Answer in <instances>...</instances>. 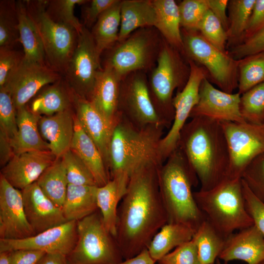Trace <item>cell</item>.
<instances>
[{
	"label": "cell",
	"instance_id": "32",
	"mask_svg": "<svg viewBox=\"0 0 264 264\" xmlns=\"http://www.w3.org/2000/svg\"><path fill=\"white\" fill-rule=\"evenodd\" d=\"M97 186L68 184L62 207L67 221L80 220L96 211Z\"/></svg>",
	"mask_w": 264,
	"mask_h": 264
},
{
	"label": "cell",
	"instance_id": "25",
	"mask_svg": "<svg viewBox=\"0 0 264 264\" xmlns=\"http://www.w3.org/2000/svg\"><path fill=\"white\" fill-rule=\"evenodd\" d=\"M74 132L70 150L83 160L91 173L98 187L110 179V172L98 148L74 115Z\"/></svg>",
	"mask_w": 264,
	"mask_h": 264
},
{
	"label": "cell",
	"instance_id": "52",
	"mask_svg": "<svg viewBox=\"0 0 264 264\" xmlns=\"http://www.w3.org/2000/svg\"><path fill=\"white\" fill-rule=\"evenodd\" d=\"M264 28V0H256L251 16L241 43L258 33Z\"/></svg>",
	"mask_w": 264,
	"mask_h": 264
},
{
	"label": "cell",
	"instance_id": "57",
	"mask_svg": "<svg viewBox=\"0 0 264 264\" xmlns=\"http://www.w3.org/2000/svg\"><path fill=\"white\" fill-rule=\"evenodd\" d=\"M36 264H68L67 256L59 253H45Z\"/></svg>",
	"mask_w": 264,
	"mask_h": 264
},
{
	"label": "cell",
	"instance_id": "46",
	"mask_svg": "<svg viewBox=\"0 0 264 264\" xmlns=\"http://www.w3.org/2000/svg\"><path fill=\"white\" fill-rule=\"evenodd\" d=\"M242 178L254 194L264 202V154L248 165Z\"/></svg>",
	"mask_w": 264,
	"mask_h": 264
},
{
	"label": "cell",
	"instance_id": "23",
	"mask_svg": "<svg viewBox=\"0 0 264 264\" xmlns=\"http://www.w3.org/2000/svg\"><path fill=\"white\" fill-rule=\"evenodd\" d=\"M122 79L111 67L104 65L97 75L88 99L111 122L118 121L121 116L118 104Z\"/></svg>",
	"mask_w": 264,
	"mask_h": 264
},
{
	"label": "cell",
	"instance_id": "54",
	"mask_svg": "<svg viewBox=\"0 0 264 264\" xmlns=\"http://www.w3.org/2000/svg\"><path fill=\"white\" fill-rule=\"evenodd\" d=\"M228 1V0H208L209 10L220 21L226 32L229 26L226 14Z\"/></svg>",
	"mask_w": 264,
	"mask_h": 264
},
{
	"label": "cell",
	"instance_id": "29",
	"mask_svg": "<svg viewBox=\"0 0 264 264\" xmlns=\"http://www.w3.org/2000/svg\"><path fill=\"white\" fill-rule=\"evenodd\" d=\"M120 14L118 42L139 28L154 27L155 24L156 12L153 0H122Z\"/></svg>",
	"mask_w": 264,
	"mask_h": 264
},
{
	"label": "cell",
	"instance_id": "12",
	"mask_svg": "<svg viewBox=\"0 0 264 264\" xmlns=\"http://www.w3.org/2000/svg\"><path fill=\"white\" fill-rule=\"evenodd\" d=\"M118 111L138 128L165 125L153 104L147 73L144 71L132 72L122 79Z\"/></svg>",
	"mask_w": 264,
	"mask_h": 264
},
{
	"label": "cell",
	"instance_id": "44",
	"mask_svg": "<svg viewBox=\"0 0 264 264\" xmlns=\"http://www.w3.org/2000/svg\"><path fill=\"white\" fill-rule=\"evenodd\" d=\"M201 35L220 50L227 52L226 32L218 19L209 10L198 29Z\"/></svg>",
	"mask_w": 264,
	"mask_h": 264
},
{
	"label": "cell",
	"instance_id": "50",
	"mask_svg": "<svg viewBox=\"0 0 264 264\" xmlns=\"http://www.w3.org/2000/svg\"><path fill=\"white\" fill-rule=\"evenodd\" d=\"M227 51L237 60L264 51V28L240 44L229 48Z\"/></svg>",
	"mask_w": 264,
	"mask_h": 264
},
{
	"label": "cell",
	"instance_id": "60",
	"mask_svg": "<svg viewBox=\"0 0 264 264\" xmlns=\"http://www.w3.org/2000/svg\"><path fill=\"white\" fill-rule=\"evenodd\" d=\"M260 264H264V260L261 262Z\"/></svg>",
	"mask_w": 264,
	"mask_h": 264
},
{
	"label": "cell",
	"instance_id": "35",
	"mask_svg": "<svg viewBox=\"0 0 264 264\" xmlns=\"http://www.w3.org/2000/svg\"><path fill=\"white\" fill-rule=\"evenodd\" d=\"M36 182L43 193L56 206L62 208L68 185L62 158H57Z\"/></svg>",
	"mask_w": 264,
	"mask_h": 264
},
{
	"label": "cell",
	"instance_id": "15",
	"mask_svg": "<svg viewBox=\"0 0 264 264\" xmlns=\"http://www.w3.org/2000/svg\"><path fill=\"white\" fill-rule=\"evenodd\" d=\"M62 75L46 64L23 59L5 87L10 92L16 110L27 105L44 87L58 81Z\"/></svg>",
	"mask_w": 264,
	"mask_h": 264
},
{
	"label": "cell",
	"instance_id": "8",
	"mask_svg": "<svg viewBox=\"0 0 264 264\" xmlns=\"http://www.w3.org/2000/svg\"><path fill=\"white\" fill-rule=\"evenodd\" d=\"M77 239L68 264H118L124 260L116 240L106 229L99 209L77 221Z\"/></svg>",
	"mask_w": 264,
	"mask_h": 264
},
{
	"label": "cell",
	"instance_id": "24",
	"mask_svg": "<svg viewBox=\"0 0 264 264\" xmlns=\"http://www.w3.org/2000/svg\"><path fill=\"white\" fill-rule=\"evenodd\" d=\"M74 115L69 109L39 119L41 133L57 158L62 157L70 149L74 132Z\"/></svg>",
	"mask_w": 264,
	"mask_h": 264
},
{
	"label": "cell",
	"instance_id": "11",
	"mask_svg": "<svg viewBox=\"0 0 264 264\" xmlns=\"http://www.w3.org/2000/svg\"><path fill=\"white\" fill-rule=\"evenodd\" d=\"M227 140L229 166L226 177L242 178L256 158L264 154V123L220 122Z\"/></svg>",
	"mask_w": 264,
	"mask_h": 264
},
{
	"label": "cell",
	"instance_id": "1",
	"mask_svg": "<svg viewBox=\"0 0 264 264\" xmlns=\"http://www.w3.org/2000/svg\"><path fill=\"white\" fill-rule=\"evenodd\" d=\"M160 166H143L130 176L118 208L115 237L124 260L147 249L155 234L168 222L159 188Z\"/></svg>",
	"mask_w": 264,
	"mask_h": 264
},
{
	"label": "cell",
	"instance_id": "7",
	"mask_svg": "<svg viewBox=\"0 0 264 264\" xmlns=\"http://www.w3.org/2000/svg\"><path fill=\"white\" fill-rule=\"evenodd\" d=\"M164 42L154 27L139 28L107 50L104 65L111 67L122 78L134 71L148 73L155 66Z\"/></svg>",
	"mask_w": 264,
	"mask_h": 264
},
{
	"label": "cell",
	"instance_id": "5",
	"mask_svg": "<svg viewBox=\"0 0 264 264\" xmlns=\"http://www.w3.org/2000/svg\"><path fill=\"white\" fill-rule=\"evenodd\" d=\"M194 195L205 220L226 238L254 224L245 207L242 178L226 177L212 189Z\"/></svg>",
	"mask_w": 264,
	"mask_h": 264
},
{
	"label": "cell",
	"instance_id": "45",
	"mask_svg": "<svg viewBox=\"0 0 264 264\" xmlns=\"http://www.w3.org/2000/svg\"><path fill=\"white\" fill-rule=\"evenodd\" d=\"M0 130L11 141L18 133L16 110L11 95L5 87L0 88Z\"/></svg>",
	"mask_w": 264,
	"mask_h": 264
},
{
	"label": "cell",
	"instance_id": "6",
	"mask_svg": "<svg viewBox=\"0 0 264 264\" xmlns=\"http://www.w3.org/2000/svg\"><path fill=\"white\" fill-rule=\"evenodd\" d=\"M190 72L186 57L164 40L156 64L147 75L152 102L166 126L171 124L174 118V92L183 89Z\"/></svg>",
	"mask_w": 264,
	"mask_h": 264
},
{
	"label": "cell",
	"instance_id": "10",
	"mask_svg": "<svg viewBox=\"0 0 264 264\" xmlns=\"http://www.w3.org/2000/svg\"><path fill=\"white\" fill-rule=\"evenodd\" d=\"M25 1L40 35L46 65L63 76L77 45L78 33L49 17L46 11L47 0Z\"/></svg>",
	"mask_w": 264,
	"mask_h": 264
},
{
	"label": "cell",
	"instance_id": "21",
	"mask_svg": "<svg viewBox=\"0 0 264 264\" xmlns=\"http://www.w3.org/2000/svg\"><path fill=\"white\" fill-rule=\"evenodd\" d=\"M74 104L79 122L96 145L109 170L110 147L118 121L114 122L108 120L90 101L74 94Z\"/></svg>",
	"mask_w": 264,
	"mask_h": 264
},
{
	"label": "cell",
	"instance_id": "41",
	"mask_svg": "<svg viewBox=\"0 0 264 264\" xmlns=\"http://www.w3.org/2000/svg\"><path fill=\"white\" fill-rule=\"evenodd\" d=\"M88 0H47L46 11L54 21L73 28L79 34L84 26L75 16L74 9L76 4L82 5Z\"/></svg>",
	"mask_w": 264,
	"mask_h": 264
},
{
	"label": "cell",
	"instance_id": "18",
	"mask_svg": "<svg viewBox=\"0 0 264 264\" xmlns=\"http://www.w3.org/2000/svg\"><path fill=\"white\" fill-rule=\"evenodd\" d=\"M241 94L227 93L216 88L207 78L202 82L199 99L190 117H205L219 122L243 123L240 110Z\"/></svg>",
	"mask_w": 264,
	"mask_h": 264
},
{
	"label": "cell",
	"instance_id": "36",
	"mask_svg": "<svg viewBox=\"0 0 264 264\" xmlns=\"http://www.w3.org/2000/svg\"><path fill=\"white\" fill-rule=\"evenodd\" d=\"M226 239L205 220L192 238L197 246L201 264H214L224 247Z\"/></svg>",
	"mask_w": 264,
	"mask_h": 264
},
{
	"label": "cell",
	"instance_id": "33",
	"mask_svg": "<svg viewBox=\"0 0 264 264\" xmlns=\"http://www.w3.org/2000/svg\"><path fill=\"white\" fill-rule=\"evenodd\" d=\"M121 3V0H116L101 15L90 30L97 52L100 56L118 41Z\"/></svg>",
	"mask_w": 264,
	"mask_h": 264
},
{
	"label": "cell",
	"instance_id": "49",
	"mask_svg": "<svg viewBox=\"0 0 264 264\" xmlns=\"http://www.w3.org/2000/svg\"><path fill=\"white\" fill-rule=\"evenodd\" d=\"M242 182L246 210L264 236V202L254 194L242 178Z\"/></svg>",
	"mask_w": 264,
	"mask_h": 264
},
{
	"label": "cell",
	"instance_id": "48",
	"mask_svg": "<svg viewBox=\"0 0 264 264\" xmlns=\"http://www.w3.org/2000/svg\"><path fill=\"white\" fill-rule=\"evenodd\" d=\"M23 57L24 55L14 48H0V88L5 86Z\"/></svg>",
	"mask_w": 264,
	"mask_h": 264
},
{
	"label": "cell",
	"instance_id": "16",
	"mask_svg": "<svg viewBox=\"0 0 264 264\" xmlns=\"http://www.w3.org/2000/svg\"><path fill=\"white\" fill-rule=\"evenodd\" d=\"M77 239V221H68L25 239H0V252L28 249L67 256L74 247Z\"/></svg>",
	"mask_w": 264,
	"mask_h": 264
},
{
	"label": "cell",
	"instance_id": "56",
	"mask_svg": "<svg viewBox=\"0 0 264 264\" xmlns=\"http://www.w3.org/2000/svg\"><path fill=\"white\" fill-rule=\"evenodd\" d=\"M156 262L145 249L133 257L125 259L118 264H155Z\"/></svg>",
	"mask_w": 264,
	"mask_h": 264
},
{
	"label": "cell",
	"instance_id": "51",
	"mask_svg": "<svg viewBox=\"0 0 264 264\" xmlns=\"http://www.w3.org/2000/svg\"><path fill=\"white\" fill-rule=\"evenodd\" d=\"M116 0H90L82 5L83 25L91 28L101 15L113 4Z\"/></svg>",
	"mask_w": 264,
	"mask_h": 264
},
{
	"label": "cell",
	"instance_id": "27",
	"mask_svg": "<svg viewBox=\"0 0 264 264\" xmlns=\"http://www.w3.org/2000/svg\"><path fill=\"white\" fill-rule=\"evenodd\" d=\"M74 93L63 76L44 87L32 100L29 109L41 116H49L70 109Z\"/></svg>",
	"mask_w": 264,
	"mask_h": 264
},
{
	"label": "cell",
	"instance_id": "38",
	"mask_svg": "<svg viewBox=\"0 0 264 264\" xmlns=\"http://www.w3.org/2000/svg\"><path fill=\"white\" fill-rule=\"evenodd\" d=\"M238 92L241 95L264 83V51L238 60Z\"/></svg>",
	"mask_w": 264,
	"mask_h": 264
},
{
	"label": "cell",
	"instance_id": "2",
	"mask_svg": "<svg viewBox=\"0 0 264 264\" xmlns=\"http://www.w3.org/2000/svg\"><path fill=\"white\" fill-rule=\"evenodd\" d=\"M178 147L196 174L200 190H210L226 177L229 154L220 122L192 118L181 132Z\"/></svg>",
	"mask_w": 264,
	"mask_h": 264
},
{
	"label": "cell",
	"instance_id": "59",
	"mask_svg": "<svg viewBox=\"0 0 264 264\" xmlns=\"http://www.w3.org/2000/svg\"><path fill=\"white\" fill-rule=\"evenodd\" d=\"M216 264H222L221 263V262L220 261V260L219 258H218L216 260ZM224 264H226V263H224Z\"/></svg>",
	"mask_w": 264,
	"mask_h": 264
},
{
	"label": "cell",
	"instance_id": "42",
	"mask_svg": "<svg viewBox=\"0 0 264 264\" xmlns=\"http://www.w3.org/2000/svg\"><path fill=\"white\" fill-rule=\"evenodd\" d=\"M61 158L68 184L97 186L90 170L76 153L70 149Z\"/></svg>",
	"mask_w": 264,
	"mask_h": 264
},
{
	"label": "cell",
	"instance_id": "4",
	"mask_svg": "<svg viewBox=\"0 0 264 264\" xmlns=\"http://www.w3.org/2000/svg\"><path fill=\"white\" fill-rule=\"evenodd\" d=\"M121 114L113 132L109 154L110 179L149 165H162L159 144L162 127L138 128Z\"/></svg>",
	"mask_w": 264,
	"mask_h": 264
},
{
	"label": "cell",
	"instance_id": "55",
	"mask_svg": "<svg viewBox=\"0 0 264 264\" xmlns=\"http://www.w3.org/2000/svg\"><path fill=\"white\" fill-rule=\"evenodd\" d=\"M15 154L10 139L3 131L0 130V166H5Z\"/></svg>",
	"mask_w": 264,
	"mask_h": 264
},
{
	"label": "cell",
	"instance_id": "22",
	"mask_svg": "<svg viewBox=\"0 0 264 264\" xmlns=\"http://www.w3.org/2000/svg\"><path fill=\"white\" fill-rule=\"evenodd\" d=\"M218 258L224 263L239 260L260 264L264 260V236L254 224L233 233L227 238Z\"/></svg>",
	"mask_w": 264,
	"mask_h": 264
},
{
	"label": "cell",
	"instance_id": "9",
	"mask_svg": "<svg viewBox=\"0 0 264 264\" xmlns=\"http://www.w3.org/2000/svg\"><path fill=\"white\" fill-rule=\"evenodd\" d=\"M181 30L186 58L203 66L208 72V80L219 89L234 93L238 86L239 61L228 52H223L212 45L199 31Z\"/></svg>",
	"mask_w": 264,
	"mask_h": 264
},
{
	"label": "cell",
	"instance_id": "28",
	"mask_svg": "<svg viewBox=\"0 0 264 264\" xmlns=\"http://www.w3.org/2000/svg\"><path fill=\"white\" fill-rule=\"evenodd\" d=\"M40 117L27 105L16 110L18 133L11 141L15 154L31 151H50L48 143L42 138L38 130Z\"/></svg>",
	"mask_w": 264,
	"mask_h": 264
},
{
	"label": "cell",
	"instance_id": "26",
	"mask_svg": "<svg viewBox=\"0 0 264 264\" xmlns=\"http://www.w3.org/2000/svg\"><path fill=\"white\" fill-rule=\"evenodd\" d=\"M129 178L125 175L117 176L104 185L97 188L98 208L106 229L114 238L116 233L118 204L127 191Z\"/></svg>",
	"mask_w": 264,
	"mask_h": 264
},
{
	"label": "cell",
	"instance_id": "39",
	"mask_svg": "<svg viewBox=\"0 0 264 264\" xmlns=\"http://www.w3.org/2000/svg\"><path fill=\"white\" fill-rule=\"evenodd\" d=\"M16 1H0V48H14L20 42Z\"/></svg>",
	"mask_w": 264,
	"mask_h": 264
},
{
	"label": "cell",
	"instance_id": "37",
	"mask_svg": "<svg viewBox=\"0 0 264 264\" xmlns=\"http://www.w3.org/2000/svg\"><path fill=\"white\" fill-rule=\"evenodd\" d=\"M256 0L228 1L229 26L226 31L227 49L240 44L243 38Z\"/></svg>",
	"mask_w": 264,
	"mask_h": 264
},
{
	"label": "cell",
	"instance_id": "34",
	"mask_svg": "<svg viewBox=\"0 0 264 264\" xmlns=\"http://www.w3.org/2000/svg\"><path fill=\"white\" fill-rule=\"evenodd\" d=\"M195 233L185 224L167 223L154 236L147 249L157 262L174 248L192 240Z\"/></svg>",
	"mask_w": 264,
	"mask_h": 264
},
{
	"label": "cell",
	"instance_id": "3",
	"mask_svg": "<svg viewBox=\"0 0 264 264\" xmlns=\"http://www.w3.org/2000/svg\"><path fill=\"white\" fill-rule=\"evenodd\" d=\"M158 179L167 223L183 224L196 232L205 220L192 191L199 181L180 148L158 168Z\"/></svg>",
	"mask_w": 264,
	"mask_h": 264
},
{
	"label": "cell",
	"instance_id": "17",
	"mask_svg": "<svg viewBox=\"0 0 264 264\" xmlns=\"http://www.w3.org/2000/svg\"><path fill=\"white\" fill-rule=\"evenodd\" d=\"M35 233L24 212L21 190L0 175V239L19 240Z\"/></svg>",
	"mask_w": 264,
	"mask_h": 264
},
{
	"label": "cell",
	"instance_id": "30",
	"mask_svg": "<svg viewBox=\"0 0 264 264\" xmlns=\"http://www.w3.org/2000/svg\"><path fill=\"white\" fill-rule=\"evenodd\" d=\"M16 9L20 42L23 47L24 59L31 62L46 64L43 43L25 1H16Z\"/></svg>",
	"mask_w": 264,
	"mask_h": 264
},
{
	"label": "cell",
	"instance_id": "58",
	"mask_svg": "<svg viewBox=\"0 0 264 264\" xmlns=\"http://www.w3.org/2000/svg\"><path fill=\"white\" fill-rule=\"evenodd\" d=\"M11 251L0 252V264H10Z\"/></svg>",
	"mask_w": 264,
	"mask_h": 264
},
{
	"label": "cell",
	"instance_id": "47",
	"mask_svg": "<svg viewBox=\"0 0 264 264\" xmlns=\"http://www.w3.org/2000/svg\"><path fill=\"white\" fill-rule=\"evenodd\" d=\"M158 264H201L198 249L192 240L162 257Z\"/></svg>",
	"mask_w": 264,
	"mask_h": 264
},
{
	"label": "cell",
	"instance_id": "53",
	"mask_svg": "<svg viewBox=\"0 0 264 264\" xmlns=\"http://www.w3.org/2000/svg\"><path fill=\"white\" fill-rule=\"evenodd\" d=\"M45 253L43 251L28 249L12 251L10 264H36Z\"/></svg>",
	"mask_w": 264,
	"mask_h": 264
},
{
	"label": "cell",
	"instance_id": "13",
	"mask_svg": "<svg viewBox=\"0 0 264 264\" xmlns=\"http://www.w3.org/2000/svg\"><path fill=\"white\" fill-rule=\"evenodd\" d=\"M100 58L90 30L84 26L63 75L75 95L89 99L97 75L102 69Z\"/></svg>",
	"mask_w": 264,
	"mask_h": 264
},
{
	"label": "cell",
	"instance_id": "40",
	"mask_svg": "<svg viewBox=\"0 0 264 264\" xmlns=\"http://www.w3.org/2000/svg\"><path fill=\"white\" fill-rule=\"evenodd\" d=\"M240 110L245 121L257 124L264 123V83L241 95Z\"/></svg>",
	"mask_w": 264,
	"mask_h": 264
},
{
	"label": "cell",
	"instance_id": "31",
	"mask_svg": "<svg viewBox=\"0 0 264 264\" xmlns=\"http://www.w3.org/2000/svg\"><path fill=\"white\" fill-rule=\"evenodd\" d=\"M153 2L156 12L154 27L167 43L184 55L178 4L174 0Z\"/></svg>",
	"mask_w": 264,
	"mask_h": 264
},
{
	"label": "cell",
	"instance_id": "14",
	"mask_svg": "<svg viewBox=\"0 0 264 264\" xmlns=\"http://www.w3.org/2000/svg\"><path fill=\"white\" fill-rule=\"evenodd\" d=\"M187 60L190 68L189 79L183 89L177 91L174 97V118L168 133L160 141V153L163 161L178 148L181 132L198 101L200 85L205 78L209 77L203 66L191 60Z\"/></svg>",
	"mask_w": 264,
	"mask_h": 264
},
{
	"label": "cell",
	"instance_id": "43",
	"mask_svg": "<svg viewBox=\"0 0 264 264\" xmlns=\"http://www.w3.org/2000/svg\"><path fill=\"white\" fill-rule=\"evenodd\" d=\"M180 25L182 29L198 31L209 10L208 0H183L178 4Z\"/></svg>",
	"mask_w": 264,
	"mask_h": 264
},
{
	"label": "cell",
	"instance_id": "19",
	"mask_svg": "<svg viewBox=\"0 0 264 264\" xmlns=\"http://www.w3.org/2000/svg\"><path fill=\"white\" fill-rule=\"evenodd\" d=\"M56 158L49 150L16 154L2 167L0 175L12 186L21 191L36 182Z\"/></svg>",
	"mask_w": 264,
	"mask_h": 264
},
{
	"label": "cell",
	"instance_id": "20",
	"mask_svg": "<svg viewBox=\"0 0 264 264\" xmlns=\"http://www.w3.org/2000/svg\"><path fill=\"white\" fill-rule=\"evenodd\" d=\"M21 192L25 216L35 234L68 221L62 208L56 206L43 193L37 182Z\"/></svg>",
	"mask_w": 264,
	"mask_h": 264
}]
</instances>
